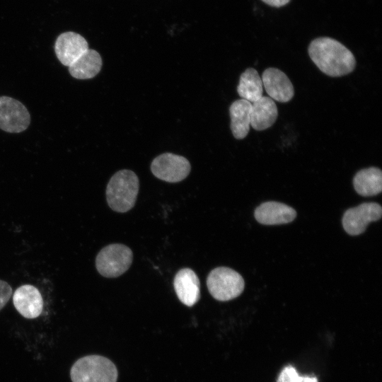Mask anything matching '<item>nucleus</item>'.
Returning <instances> with one entry per match:
<instances>
[{"label": "nucleus", "mask_w": 382, "mask_h": 382, "mask_svg": "<svg viewBox=\"0 0 382 382\" xmlns=\"http://www.w3.org/2000/svg\"><path fill=\"white\" fill-rule=\"evenodd\" d=\"M310 58L324 74L332 77L354 71L356 59L352 52L339 41L328 37H318L308 46Z\"/></svg>", "instance_id": "1"}, {"label": "nucleus", "mask_w": 382, "mask_h": 382, "mask_svg": "<svg viewBox=\"0 0 382 382\" xmlns=\"http://www.w3.org/2000/svg\"><path fill=\"white\" fill-rule=\"evenodd\" d=\"M137 175L130 170H121L110 179L106 187L108 206L115 212L125 213L135 204L139 192Z\"/></svg>", "instance_id": "2"}, {"label": "nucleus", "mask_w": 382, "mask_h": 382, "mask_svg": "<svg viewBox=\"0 0 382 382\" xmlns=\"http://www.w3.org/2000/svg\"><path fill=\"white\" fill-rule=\"evenodd\" d=\"M70 376L72 382H116L117 371L108 358L88 355L75 361Z\"/></svg>", "instance_id": "3"}, {"label": "nucleus", "mask_w": 382, "mask_h": 382, "mask_svg": "<svg viewBox=\"0 0 382 382\" xmlns=\"http://www.w3.org/2000/svg\"><path fill=\"white\" fill-rule=\"evenodd\" d=\"M207 286L213 298L220 301H226L242 294L245 282L242 276L233 269L219 267L209 273Z\"/></svg>", "instance_id": "4"}, {"label": "nucleus", "mask_w": 382, "mask_h": 382, "mask_svg": "<svg viewBox=\"0 0 382 382\" xmlns=\"http://www.w3.org/2000/svg\"><path fill=\"white\" fill-rule=\"evenodd\" d=\"M133 261L132 250L121 243L110 244L103 248L96 257V267L100 274L108 278L124 274Z\"/></svg>", "instance_id": "5"}, {"label": "nucleus", "mask_w": 382, "mask_h": 382, "mask_svg": "<svg viewBox=\"0 0 382 382\" xmlns=\"http://www.w3.org/2000/svg\"><path fill=\"white\" fill-rule=\"evenodd\" d=\"M152 173L158 179L178 183L187 177L191 166L188 160L172 153H164L156 157L151 164Z\"/></svg>", "instance_id": "6"}, {"label": "nucleus", "mask_w": 382, "mask_h": 382, "mask_svg": "<svg viewBox=\"0 0 382 382\" xmlns=\"http://www.w3.org/2000/svg\"><path fill=\"white\" fill-rule=\"evenodd\" d=\"M30 122V115L20 101L8 96H0V129L10 133L25 130Z\"/></svg>", "instance_id": "7"}, {"label": "nucleus", "mask_w": 382, "mask_h": 382, "mask_svg": "<svg viewBox=\"0 0 382 382\" xmlns=\"http://www.w3.org/2000/svg\"><path fill=\"white\" fill-rule=\"evenodd\" d=\"M382 208L376 202H365L349 208L343 214L342 222L345 231L351 236H357L365 231L369 222L381 219Z\"/></svg>", "instance_id": "8"}, {"label": "nucleus", "mask_w": 382, "mask_h": 382, "mask_svg": "<svg viewBox=\"0 0 382 382\" xmlns=\"http://www.w3.org/2000/svg\"><path fill=\"white\" fill-rule=\"evenodd\" d=\"M88 49L86 40L82 35L72 31L60 34L54 44L57 59L63 65L68 67L79 60Z\"/></svg>", "instance_id": "9"}, {"label": "nucleus", "mask_w": 382, "mask_h": 382, "mask_svg": "<svg viewBox=\"0 0 382 382\" xmlns=\"http://www.w3.org/2000/svg\"><path fill=\"white\" fill-rule=\"evenodd\" d=\"M261 79L267 93L273 100L286 103L294 97L291 81L282 71L274 67L267 68L263 71Z\"/></svg>", "instance_id": "10"}, {"label": "nucleus", "mask_w": 382, "mask_h": 382, "mask_svg": "<svg viewBox=\"0 0 382 382\" xmlns=\"http://www.w3.org/2000/svg\"><path fill=\"white\" fill-rule=\"evenodd\" d=\"M13 303L17 311L28 319L36 318L43 310V299L39 290L31 284H24L16 289Z\"/></svg>", "instance_id": "11"}, {"label": "nucleus", "mask_w": 382, "mask_h": 382, "mask_svg": "<svg viewBox=\"0 0 382 382\" xmlns=\"http://www.w3.org/2000/svg\"><path fill=\"white\" fill-rule=\"evenodd\" d=\"M173 286L179 300L187 306H192L200 299L199 279L190 268H183L176 273Z\"/></svg>", "instance_id": "12"}, {"label": "nucleus", "mask_w": 382, "mask_h": 382, "mask_svg": "<svg viewBox=\"0 0 382 382\" xmlns=\"http://www.w3.org/2000/svg\"><path fill=\"white\" fill-rule=\"evenodd\" d=\"M254 216L262 224L277 225L291 222L296 216V212L285 204L269 201L259 205L255 210Z\"/></svg>", "instance_id": "13"}, {"label": "nucleus", "mask_w": 382, "mask_h": 382, "mask_svg": "<svg viewBox=\"0 0 382 382\" xmlns=\"http://www.w3.org/2000/svg\"><path fill=\"white\" fill-rule=\"evenodd\" d=\"M278 110L274 101L267 96H262L253 103L250 111V126L257 131L270 127L276 121Z\"/></svg>", "instance_id": "14"}, {"label": "nucleus", "mask_w": 382, "mask_h": 382, "mask_svg": "<svg viewBox=\"0 0 382 382\" xmlns=\"http://www.w3.org/2000/svg\"><path fill=\"white\" fill-rule=\"evenodd\" d=\"M252 104L245 99L236 100L229 107L231 129L237 139H244L248 134L250 126Z\"/></svg>", "instance_id": "15"}, {"label": "nucleus", "mask_w": 382, "mask_h": 382, "mask_svg": "<svg viewBox=\"0 0 382 382\" xmlns=\"http://www.w3.org/2000/svg\"><path fill=\"white\" fill-rule=\"evenodd\" d=\"M355 191L361 196H373L382 190V172L376 167L364 168L358 171L353 178Z\"/></svg>", "instance_id": "16"}, {"label": "nucleus", "mask_w": 382, "mask_h": 382, "mask_svg": "<svg viewBox=\"0 0 382 382\" xmlns=\"http://www.w3.org/2000/svg\"><path fill=\"white\" fill-rule=\"evenodd\" d=\"M102 58L95 50L88 49L83 55L69 66V72L71 76L77 79H88L93 78L100 71Z\"/></svg>", "instance_id": "17"}, {"label": "nucleus", "mask_w": 382, "mask_h": 382, "mask_svg": "<svg viewBox=\"0 0 382 382\" xmlns=\"http://www.w3.org/2000/svg\"><path fill=\"white\" fill-rule=\"evenodd\" d=\"M262 82L257 71L252 67L246 69L241 74L237 86L240 97L253 103L262 96Z\"/></svg>", "instance_id": "18"}, {"label": "nucleus", "mask_w": 382, "mask_h": 382, "mask_svg": "<svg viewBox=\"0 0 382 382\" xmlns=\"http://www.w3.org/2000/svg\"><path fill=\"white\" fill-rule=\"evenodd\" d=\"M277 382H318L316 376H300L296 369L291 366H285L279 374Z\"/></svg>", "instance_id": "19"}, {"label": "nucleus", "mask_w": 382, "mask_h": 382, "mask_svg": "<svg viewBox=\"0 0 382 382\" xmlns=\"http://www.w3.org/2000/svg\"><path fill=\"white\" fill-rule=\"evenodd\" d=\"M12 292L11 286L6 282L0 279V311L8 301Z\"/></svg>", "instance_id": "20"}, {"label": "nucleus", "mask_w": 382, "mask_h": 382, "mask_svg": "<svg viewBox=\"0 0 382 382\" xmlns=\"http://www.w3.org/2000/svg\"><path fill=\"white\" fill-rule=\"evenodd\" d=\"M266 4L272 7H282L286 5L291 0H261Z\"/></svg>", "instance_id": "21"}]
</instances>
